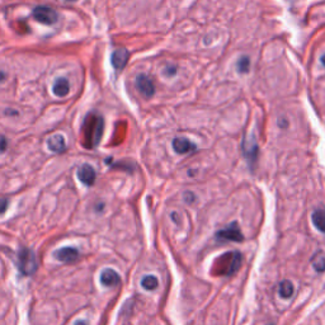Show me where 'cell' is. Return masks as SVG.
<instances>
[{
	"label": "cell",
	"mask_w": 325,
	"mask_h": 325,
	"mask_svg": "<svg viewBox=\"0 0 325 325\" xmlns=\"http://www.w3.org/2000/svg\"><path fill=\"white\" fill-rule=\"evenodd\" d=\"M241 262H243L241 253L236 252V250L226 252L213 260L211 273H212V276H216V277H219V276L234 275L240 268Z\"/></svg>",
	"instance_id": "2"
},
{
	"label": "cell",
	"mask_w": 325,
	"mask_h": 325,
	"mask_svg": "<svg viewBox=\"0 0 325 325\" xmlns=\"http://www.w3.org/2000/svg\"><path fill=\"white\" fill-rule=\"evenodd\" d=\"M121 278L118 276V273L116 270L111 269V268H105L104 270H102L100 273V283L105 287H113L120 285Z\"/></svg>",
	"instance_id": "12"
},
{
	"label": "cell",
	"mask_w": 325,
	"mask_h": 325,
	"mask_svg": "<svg viewBox=\"0 0 325 325\" xmlns=\"http://www.w3.org/2000/svg\"><path fill=\"white\" fill-rule=\"evenodd\" d=\"M78 177L80 179V182L83 184H85L87 187H90L94 184L95 178H97V174H95L94 168L89 164H84L81 166L78 171Z\"/></svg>",
	"instance_id": "8"
},
{
	"label": "cell",
	"mask_w": 325,
	"mask_h": 325,
	"mask_svg": "<svg viewBox=\"0 0 325 325\" xmlns=\"http://www.w3.org/2000/svg\"><path fill=\"white\" fill-rule=\"evenodd\" d=\"M321 64L325 66V53L321 56Z\"/></svg>",
	"instance_id": "24"
},
{
	"label": "cell",
	"mask_w": 325,
	"mask_h": 325,
	"mask_svg": "<svg viewBox=\"0 0 325 325\" xmlns=\"http://www.w3.org/2000/svg\"><path fill=\"white\" fill-rule=\"evenodd\" d=\"M136 88L144 97L150 98L154 95L155 87L151 79L145 74H140L136 78Z\"/></svg>",
	"instance_id": "7"
},
{
	"label": "cell",
	"mask_w": 325,
	"mask_h": 325,
	"mask_svg": "<svg viewBox=\"0 0 325 325\" xmlns=\"http://www.w3.org/2000/svg\"><path fill=\"white\" fill-rule=\"evenodd\" d=\"M173 149L177 154H188V152L194 151L197 146L191 140L184 139V137H176L173 140Z\"/></svg>",
	"instance_id": "10"
},
{
	"label": "cell",
	"mask_w": 325,
	"mask_h": 325,
	"mask_svg": "<svg viewBox=\"0 0 325 325\" xmlns=\"http://www.w3.org/2000/svg\"><path fill=\"white\" fill-rule=\"evenodd\" d=\"M75 325H88L87 321H84V320H81V321H78Z\"/></svg>",
	"instance_id": "22"
},
{
	"label": "cell",
	"mask_w": 325,
	"mask_h": 325,
	"mask_svg": "<svg viewBox=\"0 0 325 325\" xmlns=\"http://www.w3.org/2000/svg\"><path fill=\"white\" fill-rule=\"evenodd\" d=\"M216 238L221 239V240H231V241H243L244 236L241 234L240 228H239L238 223H233L228 228L223 229V230L216 233Z\"/></svg>",
	"instance_id": "6"
},
{
	"label": "cell",
	"mask_w": 325,
	"mask_h": 325,
	"mask_svg": "<svg viewBox=\"0 0 325 325\" xmlns=\"http://www.w3.org/2000/svg\"><path fill=\"white\" fill-rule=\"evenodd\" d=\"M7 147H8V141H7L6 137L2 136L0 137V152L6 151Z\"/></svg>",
	"instance_id": "21"
},
{
	"label": "cell",
	"mask_w": 325,
	"mask_h": 325,
	"mask_svg": "<svg viewBox=\"0 0 325 325\" xmlns=\"http://www.w3.org/2000/svg\"><path fill=\"white\" fill-rule=\"evenodd\" d=\"M65 2H76V0H65Z\"/></svg>",
	"instance_id": "25"
},
{
	"label": "cell",
	"mask_w": 325,
	"mask_h": 325,
	"mask_svg": "<svg viewBox=\"0 0 325 325\" xmlns=\"http://www.w3.org/2000/svg\"><path fill=\"white\" fill-rule=\"evenodd\" d=\"M129 58L130 53L126 48H117V50L112 53V58H111L113 68H115L116 70H122V69L126 66Z\"/></svg>",
	"instance_id": "9"
},
{
	"label": "cell",
	"mask_w": 325,
	"mask_h": 325,
	"mask_svg": "<svg viewBox=\"0 0 325 325\" xmlns=\"http://www.w3.org/2000/svg\"><path fill=\"white\" fill-rule=\"evenodd\" d=\"M55 258L58 260H60V262H64V263L75 262V260L79 258V252H78V249H75V248H71V247L61 248V249L56 250L55 252Z\"/></svg>",
	"instance_id": "11"
},
{
	"label": "cell",
	"mask_w": 325,
	"mask_h": 325,
	"mask_svg": "<svg viewBox=\"0 0 325 325\" xmlns=\"http://www.w3.org/2000/svg\"><path fill=\"white\" fill-rule=\"evenodd\" d=\"M294 285L290 281L285 280L280 283V287H278V292H280V296L282 299H290V297L294 295Z\"/></svg>",
	"instance_id": "17"
},
{
	"label": "cell",
	"mask_w": 325,
	"mask_h": 325,
	"mask_svg": "<svg viewBox=\"0 0 325 325\" xmlns=\"http://www.w3.org/2000/svg\"><path fill=\"white\" fill-rule=\"evenodd\" d=\"M311 264L314 267L315 270L317 272H324L325 270V252L320 250L314 254V257L311 258Z\"/></svg>",
	"instance_id": "16"
},
{
	"label": "cell",
	"mask_w": 325,
	"mask_h": 325,
	"mask_svg": "<svg viewBox=\"0 0 325 325\" xmlns=\"http://www.w3.org/2000/svg\"><path fill=\"white\" fill-rule=\"evenodd\" d=\"M53 94L58 95V97H65V95L69 94L70 92V85H69V81L66 80L65 78H60L55 81L52 88Z\"/></svg>",
	"instance_id": "15"
},
{
	"label": "cell",
	"mask_w": 325,
	"mask_h": 325,
	"mask_svg": "<svg viewBox=\"0 0 325 325\" xmlns=\"http://www.w3.org/2000/svg\"><path fill=\"white\" fill-rule=\"evenodd\" d=\"M18 265L19 270H21L24 276L33 275L37 270V268H38L37 258L36 255H34V253L32 252L31 249H28V248H23V249L19 250Z\"/></svg>",
	"instance_id": "3"
},
{
	"label": "cell",
	"mask_w": 325,
	"mask_h": 325,
	"mask_svg": "<svg viewBox=\"0 0 325 325\" xmlns=\"http://www.w3.org/2000/svg\"><path fill=\"white\" fill-rule=\"evenodd\" d=\"M104 130V120L97 113H89L83 124V145L87 149H94L99 145Z\"/></svg>",
	"instance_id": "1"
},
{
	"label": "cell",
	"mask_w": 325,
	"mask_h": 325,
	"mask_svg": "<svg viewBox=\"0 0 325 325\" xmlns=\"http://www.w3.org/2000/svg\"><path fill=\"white\" fill-rule=\"evenodd\" d=\"M243 152L253 169V167H254L255 162H257L258 154H259V146H258V142L257 140H255L254 135H250V136H248L247 139L244 140Z\"/></svg>",
	"instance_id": "5"
},
{
	"label": "cell",
	"mask_w": 325,
	"mask_h": 325,
	"mask_svg": "<svg viewBox=\"0 0 325 325\" xmlns=\"http://www.w3.org/2000/svg\"><path fill=\"white\" fill-rule=\"evenodd\" d=\"M311 220H312V224L315 225V228L325 234V207L324 206L316 208V210L312 212Z\"/></svg>",
	"instance_id": "13"
},
{
	"label": "cell",
	"mask_w": 325,
	"mask_h": 325,
	"mask_svg": "<svg viewBox=\"0 0 325 325\" xmlns=\"http://www.w3.org/2000/svg\"><path fill=\"white\" fill-rule=\"evenodd\" d=\"M141 286L147 291H152V290H155L159 286V281L155 276H146V277L142 278Z\"/></svg>",
	"instance_id": "18"
},
{
	"label": "cell",
	"mask_w": 325,
	"mask_h": 325,
	"mask_svg": "<svg viewBox=\"0 0 325 325\" xmlns=\"http://www.w3.org/2000/svg\"><path fill=\"white\" fill-rule=\"evenodd\" d=\"M250 69V59L248 56H241L236 63V70L240 74H247Z\"/></svg>",
	"instance_id": "19"
},
{
	"label": "cell",
	"mask_w": 325,
	"mask_h": 325,
	"mask_svg": "<svg viewBox=\"0 0 325 325\" xmlns=\"http://www.w3.org/2000/svg\"><path fill=\"white\" fill-rule=\"evenodd\" d=\"M9 205V201L7 198H0V215H3L7 211Z\"/></svg>",
	"instance_id": "20"
},
{
	"label": "cell",
	"mask_w": 325,
	"mask_h": 325,
	"mask_svg": "<svg viewBox=\"0 0 325 325\" xmlns=\"http://www.w3.org/2000/svg\"><path fill=\"white\" fill-rule=\"evenodd\" d=\"M47 146L50 149V151L52 152H63L65 150L66 144H65V139L61 135H53L48 139L47 141Z\"/></svg>",
	"instance_id": "14"
},
{
	"label": "cell",
	"mask_w": 325,
	"mask_h": 325,
	"mask_svg": "<svg viewBox=\"0 0 325 325\" xmlns=\"http://www.w3.org/2000/svg\"><path fill=\"white\" fill-rule=\"evenodd\" d=\"M33 18L39 23L51 26V24H55L58 22L59 14L56 13L55 9L50 8V7L39 6L33 9Z\"/></svg>",
	"instance_id": "4"
},
{
	"label": "cell",
	"mask_w": 325,
	"mask_h": 325,
	"mask_svg": "<svg viewBox=\"0 0 325 325\" xmlns=\"http://www.w3.org/2000/svg\"><path fill=\"white\" fill-rule=\"evenodd\" d=\"M4 79H6V74L0 73V81H3Z\"/></svg>",
	"instance_id": "23"
}]
</instances>
